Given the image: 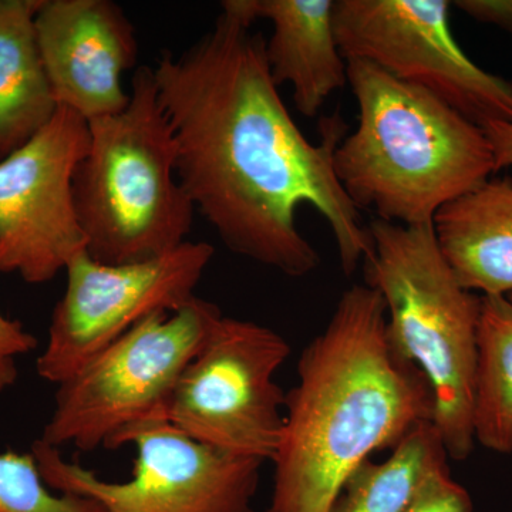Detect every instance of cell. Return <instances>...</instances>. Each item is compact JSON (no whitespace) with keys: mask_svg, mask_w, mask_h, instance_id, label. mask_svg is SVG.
<instances>
[{"mask_svg":"<svg viewBox=\"0 0 512 512\" xmlns=\"http://www.w3.org/2000/svg\"><path fill=\"white\" fill-rule=\"evenodd\" d=\"M241 0L222 2L214 25L154 70L177 147V175L195 211L239 256L291 278L320 256L298 228L303 205L329 225L346 275L372 251L369 229L335 173L346 124L326 119L322 140L303 136L272 80L265 39Z\"/></svg>","mask_w":512,"mask_h":512,"instance_id":"cell-1","label":"cell"},{"mask_svg":"<svg viewBox=\"0 0 512 512\" xmlns=\"http://www.w3.org/2000/svg\"><path fill=\"white\" fill-rule=\"evenodd\" d=\"M431 417L429 383L390 338L382 295L353 285L299 357L265 512H329L375 451Z\"/></svg>","mask_w":512,"mask_h":512,"instance_id":"cell-2","label":"cell"},{"mask_svg":"<svg viewBox=\"0 0 512 512\" xmlns=\"http://www.w3.org/2000/svg\"><path fill=\"white\" fill-rule=\"evenodd\" d=\"M356 130L335 151V173L357 208L416 227L495 174L483 128L427 90L376 64L348 60Z\"/></svg>","mask_w":512,"mask_h":512,"instance_id":"cell-3","label":"cell"},{"mask_svg":"<svg viewBox=\"0 0 512 512\" xmlns=\"http://www.w3.org/2000/svg\"><path fill=\"white\" fill-rule=\"evenodd\" d=\"M89 130L73 178L87 254L103 264H133L187 242L195 207L178 180L177 147L153 67H138L131 77L126 109L90 121Z\"/></svg>","mask_w":512,"mask_h":512,"instance_id":"cell-4","label":"cell"},{"mask_svg":"<svg viewBox=\"0 0 512 512\" xmlns=\"http://www.w3.org/2000/svg\"><path fill=\"white\" fill-rule=\"evenodd\" d=\"M367 229L366 285L382 295L394 345L429 383L431 423L448 458L466 461L476 446L481 298L457 281L433 224L407 227L376 218Z\"/></svg>","mask_w":512,"mask_h":512,"instance_id":"cell-5","label":"cell"},{"mask_svg":"<svg viewBox=\"0 0 512 512\" xmlns=\"http://www.w3.org/2000/svg\"><path fill=\"white\" fill-rule=\"evenodd\" d=\"M222 318L195 296L174 312H157L57 384L55 407L40 440L83 453L117 450L165 421L178 380Z\"/></svg>","mask_w":512,"mask_h":512,"instance_id":"cell-6","label":"cell"},{"mask_svg":"<svg viewBox=\"0 0 512 512\" xmlns=\"http://www.w3.org/2000/svg\"><path fill=\"white\" fill-rule=\"evenodd\" d=\"M291 350L276 330L222 315L178 380L165 421L222 453L272 461L286 402L275 376Z\"/></svg>","mask_w":512,"mask_h":512,"instance_id":"cell-7","label":"cell"},{"mask_svg":"<svg viewBox=\"0 0 512 512\" xmlns=\"http://www.w3.org/2000/svg\"><path fill=\"white\" fill-rule=\"evenodd\" d=\"M447 0H336L340 52L427 90L483 127L512 123V82L485 72L450 28Z\"/></svg>","mask_w":512,"mask_h":512,"instance_id":"cell-8","label":"cell"},{"mask_svg":"<svg viewBox=\"0 0 512 512\" xmlns=\"http://www.w3.org/2000/svg\"><path fill=\"white\" fill-rule=\"evenodd\" d=\"M215 249L184 242L167 254L133 264L109 265L86 251L67 265L66 289L53 309L37 375L63 383L141 320L174 312L195 298Z\"/></svg>","mask_w":512,"mask_h":512,"instance_id":"cell-9","label":"cell"},{"mask_svg":"<svg viewBox=\"0 0 512 512\" xmlns=\"http://www.w3.org/2000/svg\"><path fill=\"white\" fill-rule=\"evenodd\" d=\"M131 444L133 474L121 483L66 460L40 439L30 453L53 491L90 498L103 512H255L262 461L204 446L168 423L140 431Z\"/></svg>","mask_w":512,"mask_h":512,"instance_id":"cell-10","label":"cell"},{"mask_svg":"<svg viewBox=\"0 0 512 512\" xmlns=\"http://www.w3.org/2000/svg\"><path fill=\"white\" fill-rule=\"evenodd\" d=\"M89 141V121L59 107L29 143L0 160V274L47 284L86 251L73 178Z\"/></svg>","mask_w":512,"mask_h":512,"instance_id":"cell-11","label":"cell"},{"mask_svg":"<svg viewBox=\"0 0 512 512\" xmlns=\"http://www.w3.org/2000/svg\"><path fill=\"white\" fill-rule=\"evenodd\" d=\"M37 42L57 106L86 121L126 109L121 76L138 60L136 28L111 0H42Z\"/></svg>","mask_w":512,"mask_h":512,"instance_id":"cell-12","label":"cell"},{"mask_svg":"<svg viewBox=\"0 0 512 512\" xmlns=\"http://www.w3.org/2000/svg\"><path fill=\"white\" fill-rule=\"evenodd\" d=\"M256 22L268 20L269 73L276 86L289 84L296 110L316 117L333 93L348 84V62L333 22L335 0H241Z\"/></svg>","mask_w":512,"mask_h":512,"instance_id":"cell-13","label":"cell"},{"mask_svg":"<svg viewBox=\"0 0 512 512\" xmlns=\"http://www.w3.org/2000/svg\"><path fill=\"white\" fill-rule=\"evenodd\" d=\"M457 281L483 296L512 293V178L490 177L444 205L433 220Z\"/></svg>","mask_w":512,"mask_h":512,"instance_id":"cell-14","label":"cell"},{"mask_svg":"<svg viewBox=\"0 0 512 512\" xmlns=\"http://www.w3.org/2000/svg\"><path fill=\"white\" fill-rule=\"evenodd\" d=\"M42 0H0V160L25 146L59 110L35 18Z\"/></svg>","mask_w":512,"mask_h":512,"instance_id":"cell-15","label":"cell"},{"mask_svg":"<svg viewBox=\"0 0 512 512\" xmlns=\"http://www.w3.org/2000/svg\"><path fill=\"white\" fill-rule=\"evenodd\" d=\"M447 460L439 431L423 421L382 463L367 460L357 468L329 512H406L424 478Z\"/></svg>","mask_w":512,"mask_h":512,"instance_id":"cell-16","label":"cell"},{"mask_svg":"<svg viewBox=\"0 0 512 512\" xmlns=\"http://www.w3.org/2000/svg\"><path fill=\"white\" fill-rule=\"evenodd\" d=\"M474 439L494 453H512V302L507 296H481Z\"/></svg>","mask_w":512,"mask_h":512,"instance_id":"cell-17","label":"cell"},{"mask_svg":"<svg viewBox=\"0 0 512 512\" xmlns=\"http://www.w3.org/2000/svg\"><path fill=\"white\" fill-rule=\"evenodd\" d=\"M0 512H103L82 495L56 493L32 453H0Z\"/></svg>","mask_w":512,"mask_h":512,"instance_id":"cell-18","label":"cell"},{"mask_svg":"<svg viewBox=\"0 0 512 512\" xmlns=\"http://www.w3.org/2000/svg\"><path fill=\"white\" fill-rule=\"evenodd\" d=\"M473 508L470 493L453 480L446 463L424 478L406 512H473Z\"/></svg>","mask_w":512,"mask_h":512,"instance_id":"cell-19","label":"cell"},{"mask_svg":"<svg viewBox=\"0 0 512 512\" xmlns=\"http://www.w3.org/2000/svg\"><path fill=\"white\" fill-rule=\"evenodd\" d=\"M37 348V339L19 320L0 312V393L8 390L19 377L18 357Z\"/></svg>","mask_w":512,"mask_h":512,"instance_id":"cell-20","label":"cell"},{"mask_svg":"<svg viewBox=\"0 0 512 512\" xmlns=\"http://www.w3.org/2000/svg\"><path fill=\"white\" fill-rule=\"evenodd\" d=\"M454 6L478 22L498 26L512 36V0H458Z\"/></svg>","mask_w":512,"mask_h":512,"instance_id":"cell-21","label":"cell"},{"mask_svg":"<svg viewBox=\"0 0 512 512\" xmlns=\"http://www.w3.org/2000/svg\"><path fill=\"white\" fill-rule=\"evenodd\" d=\"M481 128L493 148L495 174L512 167V123H488Z\"/></svg>","mask_w":512,"mask_h":512,"instance_id":"cell-22","label":"cell"},{"mask_svg":"<svg viewBox=\"0 0 512 512\" xmlns=\"http://www.w3.org/2000/svg\"><path fill=\"white\" fill-rule=\"evenodd\" d=\"M508 299H510V301L512 302V293L510 296H508Z\"/></svg>","mask_w":512,"mask_h":512,"instance_id":"cell-23","label":"cell"}]
</instances>
